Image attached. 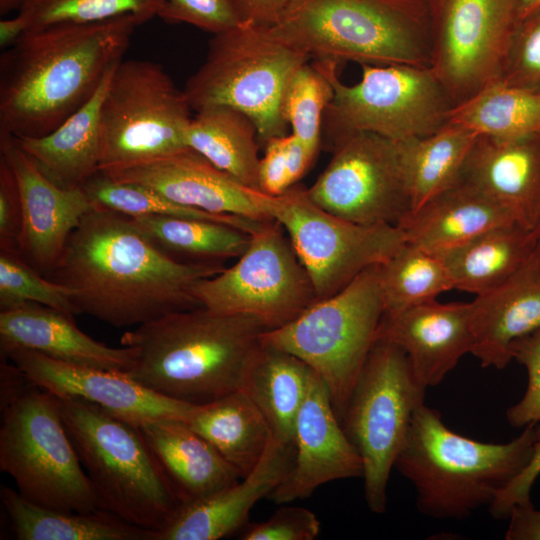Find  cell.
I'll list each match as a JSON object with an SVG mask.
<instances>
[{
    "label": "cell",
    "instance_id": "1",
    "mask_svg": "<svg viewBox=\"0 0 540 540\" xmlns=\"http://www.w3.org/2000/svg\"><path fill=\"white\" fill-rule=\"evenodd\" d=\"M224 268L184 263L158 249L130 216L94 208L70 234L46 276L70 290L79 314L117 328L201 307L194 286Z\"/></svg>",
    "mask_w": 540,
    "mask_h": 540
},
{
    "label": "cell",
    "instance_id": "2",
    "mask_svg": "<svg viewBox=\"0 0 540 540\" xmlns=\"http://www.w3.org/2000/svg\"><path fill=\"white\" fill-rule=\"evenodd\" d=\"M139 25L123 16L26 31L0 57V133L52 132L94 95Z\"/></svg>",
    "mask_w": 540,
    "mask_h": 540
},
{
    "label": "cell",
    "instance_id": "3",
    "mask_svg": "<svg viewBox=\"0 0 540 540\" xmlns=\"http://www.w3.org/2000/svg\"><path fill=\"white\" fill-rule=\"evenodd\" d=\"M267 330L253 316L204 306L171 312L123 333L134 352L125 373L161 396L207 404L244 388Z\"/></svg>",
    "mask_w": 540,
    "mask_h": 540
},
{
    "label": "cell",
    "instance_id": "4",
    "mask_svg": "<svg viewBox=\"0 0 540 540\" xmlns=\"http://www.w3.org/2000/svg\"><path fill=\"white\" fill-rule=\"evenodd\" d=\"M540 422L504 444L476 441L450 430L425 404L414 413L394 467L413 485L420 513L463 519L489 507L528 464Z\"/></svg>",
    "mask_w": 540,
    "mask_h": 540
},
{
    "label": "cell",
    "instance_id": "5",
    "mask_svg": "<svg viewBox=\"0 0 540 540\" xmlns=\"http://www.w3.org/2000/svg\"><path fill=\"white\" fill-rule=\"evenodd\" d=\"M270 29L316 60L431 65L424 0H292Z\"/></svg>",
    "mask_w": 540,
    "mask_h": 540
},
{
    "label": "cell",
    "instance_id": "6",
    "mask_svg": "<svg viewBox=\"0 0 540 540\" xmlns=\"http://www.w3.org/2000/svg\"><path fill=\"white\" fill-rule=\"evenodd\" d=\"M1 412L0 469L24 498L60 511L101 509L56 396L6 362L1 364Z\"/></svg>",
    "mask_w": 540,
    "mask_h": 540
},
{
    "label": "cell",
    "instance_id": "7",
    "mask_svg": "<svg viewBox=\"0 0 540 540\" xmlns=\"http://www.w3.org/2000/svg\"><path fill=\"white\" fill-rule=\"evenodd\" d=\"M56 398L101 509L154 534L163 529L183 503L139 428L91 402Z\"/></svg>",
    "mask_w": 540,
    "mask_h": 540
},
{
    "label": "cell",
    "instance_id": "8",
    "mask_svg": "<svg viewBox=\"0 0 540 540\" xmlns=\"http://www.w3.org/2000/svg\"><path fill=\"white\" fill-rule=\"evenodd\" d=\"M310 56L278 38L270 27L242 23L213 34L208 53L183 89L192 108L227 106L249 116L263 145L286 135V85Z\"/></svg>",
    "mask_w": 540,
    "mask_h": 540
},
{
    "label": "cell",
    "instance_id": "9",
    "mask_svg": "<svg viewBox=\"0 0 540 540\" xmlns=\"http://www.w3.org/2000/svg\"><path fill=\"white\" fill-rule=\"evenodd\" d=\"M378 265L262 336L264 344L293 354L317 373L340 422L384 314Z\"/></svg>",
    "mask_w": 540,
    "mask_h": 540
},
{
    "label": "cell",
    "instance_id": "10",
    "mask_svg": "<svg viewBox=\"0 0 540 540\" xmlns=\"http://www.w3.org/2000/svg\"><path fill=\"white\" fill-rule=\"evenodd\" d=\"M329 80L333 97L322 122L330 147L355 132H370L395 142L428 136L448 121L454 107L431 67L361 64V79L342 83L338 63H313Z\"/></svg>",
    "mask_w": 540,
    "mask_h": 540
},
{
    "label": "cell",
    "instance_id": "11",
    "mask_svg": "<svg viewBox=\"0 0 540 540\" xmlns=\"http://www.w3.org/2000/svg\"><path fill=\"white\" fill-rule=\"evenodd\" d=\"M191 110L183 90L161 65L122 59L101 107L99 171L125 169L187 149Z\"/></svg>",
    "mask_w": 540,
    "mask_h": 540
},
{
    "label": "cell",
    "instance_id": "12",
    "mask_svg": "<svg viewBox=\"0 0 540 540\" xmlns=\"http://www.w3.org/2000/svg\"><path fill=\"white\" fill-rule=\"evenodd\" d=\"M425 391L405 351L393 342L377 339L341 420L361 456L365 500L374 513L386 510L390 473L413 415L424 404Z\"/></svg>",
    "mask_w": 540,
    "mask_h": 540
},
{
    "label": "cell",
    "instance_id": "13",
    "mask_svg": "<svg viewBox=\"0 0 540 540\" xmlns=\"http://www.w3.org/2000/svg\"><path fill=\"white\" fill-rule=\"evenodd\" d=\"M257 198L265 213L288 233L318 301L340 292L406 242L399 226L362 225L343 219L315 204L307 188L300 185L277 196L258 191Z\"/></svg>",
    "mask_w": 540,
    "mask_h": 540
},
{
    "label": "cell",
    "instance_id": "14",
    "mask_svg": "<svg viewBox=\"0 0 540 540\" xmlns=\"http://www.w3.org/2000/svg\"><path fill=\"white\" fill-rule=\"evenodd\" d=\"M192 293L212 311L253 316L268 330L290 323L318 301L290 239L274 219L250 234L234 265L201 280Z\"/></svg>",
    "mask_w": 540,
    "mask_h": 540
},
{
    "label": "cell",
    "instance_id": "15",
    "mask_svg": "<svg viewBox=\"0 0 540 540\" xmlns=\"http://www.w3.org/2000/svg\"><path fill=\"white\" fill-rule=\"evenodd\" d=\"M430 67L454 107L498 80L520 20L518 0H424Z\"/></svg>",
    "mask_w": 540,
    "mask_h": 540
},
{
    "label": "cell",
    "instance_id": "16",
    "mask_svg": "<svg viewBox=\"0 0 540 540\" xmlns=\"http://www.w3.org/2000/svg\"><path fill=\"white\" fill-rule=\"evenodd\" d=\"M332 157L309 198L322 209L362 225H397L411 212L398 143L370 132L348 134L331 146Z\"/></svg>",
    "mask_w": 540,
    "mask_h": 540
},
{
    "label": "cell",
    "instance_id": "17",
    "mask_svg": "<svg viewBox=\"0 0 540 540\" xmlns=\"http://www.w3.org/2000/svg\"><path fill=\"white\" fill-rule=\"evenodd\" d=\"M1 353L33 385L57 397L91 402L134 425L159 418L187 421L196 406L161 396L125 372L73 365L21 347Z\"/></svg>",
    "mask_w": 540,
    "mask_h": 540
},
{
    "label": "cell",
    "instance_id": "18",
    "mask_svg": "<svg viewBox=\"0 0 540 540\" xmlns=\"http://www.w3.org/2000/svg\"><path fill=\"white\" fill-rule=\"evenodd\" d=\"M0 155L13 169L21 195L19 256L46 277L70 234L94 205L82 187L62 188L46 177L13 136L0 133Z\"/></svg>",
    "mask_w": 540,
    "mask_h": 540
},
{
    "label": "cell",
    "instance_id": "19",
    "mask_svg": "<svg viewBox=\"0 0 540 540\" xmlns=\"http://www.w3.org/2000/svg\"><path fill=\"white\" fill-rule=\"evenodd\" d=\"M294 446L291 471L268 496L276 504L307 498L327 482L363 477L361 456L346 435L316 372L296 419Z\"/></svg>",
    "mask_w": 540,
    "mask_h": 540
},
{
    "label": "cell",
    "instance_id": "20",
    "mask_svg": "<svg viewBox=\"0 0 540 540\" xmlns=\"http://www.w3.org/2000/svg\"><path fill=\"white\" fill-rule=\"evenodd\" d=\"M102 173L116 181L147 186L188 207L256 221L272 220L258 201L259 190L242 184L190 148L149 163Z\"/></svg>",
    "mask_w": 540,
    "mask_h": 540
},
{
    "label": "cell",
    "instance_id": "21",
    "mask_svg": "<svg viewBox=\"0 0 540 540\" xmlns=\"http://www.w3.org/2000/svg\"><path fill=\"white\" fill-rule=\"evenodd\" d=\"M377 339L401 347L426 388L438 385L473 348L471 303L428 301L384 315Z\"/></svg>",
    "mask_w": 540,
    "mask_h": 540
},
{
    "label": "cell",
    "instance_id": "22",
    "mask_svg": "<svg viewBox=\"0 0 540 540\" xmlns=\"http://www.w3.org/2000/svg\"><path fill=\"white\" fill-rule=\"evenodd\" d=\"M294 444L271 439L255 469L205 498L184 504L153 540H218L244 526L251 508L269 496L291 471Z\"/></svg>",
    "mask_w": 540,
    "mask_h": 540
},
{
    "label": "cell",
    "instance_id": "23",
    "mask_svg": "<svg viewBox=\"0 0 540 540\" xmlns=\"http://www.w3.org/2000/svg\"><path fill=\"white\" fill-rule=\"evenodd\" d=\"M536 231L540 223V133L515 138L479 135L461 173Z\"/></svg>",
    "mask_w": 540,
    "mask_h": 540
},
{
    "label": "cell",
    "instance_id": "24",
    "mask_svg": "<svg viewBox=\"0 0 540 540\" xmlns=\"http://www.w3.org/2000/svg\"><path fill=\"white\" fill-rule=\"evenodd\" d=\"M73 317L38 303L0 311V347L27 348L84 367L120 372L132 368L131 347L114 348L96 341L76 326Z\"/></svg>",
    "mask_w": 540,
    "mask_h": 540
},
{
    "label": "cell",
    "instance_id": "25",
    "mask_svg": "<svg viewBox=\"0 0 540 540\" xmlns=\"http://www.w3.org/2000/svg\"><path fill=\"white\" fill-rule=\"evenodd\" d=\"M470 303L471 354L483 367L504 369L513 360V343L540 329V273L528 262L507 282Z\"/></svg>",
    "mask_w": 540,
    "mask_h": 540
},
{
    "label": "cell",
    "instance_id": "26",
    "mask_svg": "<svg viewBox=\"0 0 540 540\" xmlns=\"http://www.w3.org/2000/svg\"><path fill=\"white\" fill-rule=\"evenodd\" d=\"M509 223L517 222L508 209L481 189L459 179L410 212L398 226L407 243L440 253Z\"/></svg>",
    "mask_w": 540,
    "mask_h": 540
},
{
    "label": "cell",
    "instance_id": "27",
    "mask_svg": "<svg viewBox=\"0 0 540 540\" xmlns=\"http://www.w3.org/2000/svg\"><path fill=\"white\" fill-rule=\"evenodd\" d=\"M173 484L183 505L235 484L240 476L213 445L181 419L136 425Z\"/></svg>",
    "mask_w": 540,
    "mask_h": 540
},
{
    "label": "cell",
    "instance_id": "28",
    "mask_svg": "<svg viewBox=\"0 0 540 540\" xmlns=\"http://www.w3.org/2000/svg\"><path fill=\"white\" fill-rule=\"evenodd\" d=\"M116 65L94 95L52 132L34 138L14 137L44 175L62 188H80L99 172L101 107Z\"/></svg>",
    "mask_w": 540,
    "mask_h": 540
},
{
    "label": "cell",
    "instance_id": "29",
    "mask_svg": "<svg viewBox=\"0 0 540 540\" xmlns=\"http://www.w3.org/2000/svg\"><path fill=\"white\" fill-rule=\"evenodd\" d=\"M536 231L518 223L494 227L438 254L454 289L482 295L496 289L531 259Z\"/></svg>",
    "mask_w": 540,
    "mask_h": 540
},
{
    "label": "cell",
    "instance_id": "30",
    "mask_svg": "<svg viewBox=\"0 0 540 540\" xmlns=\"http://www.w3.org/2000/svg\"><path fill=\"white\" fill-rule=\"evenodd\" d=\"M186 422L213 445L240 478L255 469L273 438L264 416L244 390L196 405Z\"/></svg>",
    "mask_w": 540,
    "mask_h": 540
},
{
    "label": "cell",
    "instance_id": "31",
    "mask_svg": "<svg viewBox=\"0 0 540 540\" xmlns=\"http://www.w3.org/2000/svg\"><path fill=\"white\" fill-rule=\"evenodd\" d=\"M0 498L18 540H153L154 532L104 509H50L27 500L8 486L1 487Z\"/></svg>",
    "mask_w": 540,
    "mask_h": 540
},
{
    "label": "cell",
    "instance_id": "32",
    "mask_svg": "<svg viewBox=\"0 0 540 540\" xmlns=\"http://www.w3.org/2000/svg\"><path fill=\"white\" fill-rule=\"evenodd\" d=\"M314 372L293 354L263 343L242 390L264 416L274 439L294 444L296 419Z\"/></svg>",
    "mask_w": 540,
    "mask_h": 540
},
{
    "label": "cell",
    "instance_id": "33",
    "mask_svg": "<svg viewBox=\"0 0 540 540\" xmlns=\"http://www.w3.org/2000/svg\"><path fill=\"white\" fill-rule=\"evenodd\" d=\"M186 145L242 184L259 190V139L253 120L227 106L196 111L186 131Z\"/></svg>",
    "mask_w": 540,
    "mask_h": 540
},
{
    "label": "cell",
    "instance_id": "34",
    "mask_svg": "<svg viewBox=\"0 0 540 540\" xmlns=\"http://www.w3.org/2000/svg\"><path fill=\"white\" fill-rule=\"evenodd\" d=\"M478 136L466 128L445 124L428 136L397 142L411 212L459 181Z\"/></svg>",
    "mask_w": 540,
    "mask_h": 540
},
{
    "label": "cell",
    "instance_id": "35",
    "mask_svg": "<svg viewBox=\"0 0 540 540\" xmlns=\"http://www.w3.org/2000/svg\"><path fill=\"white\" fill-rule=\"evenodd\" d=\"M131 219L158 249L184 263L238 258L250 243L248 232L220 222L158 215Z\"/></svg>",
    "mask_w": 540,
    "mask_h": 540
},
{
    "label": "cell",
    "instance_id": "36",
    "mask_svg": "<svg viewBox=\"0 0 540 540\" xmlns=\"http://www.w3.org/2000/svg\"><path fill=\"white\" fill-rule=\"evenodd\" d=\"M446 124L495 138L540 133V93L496 80L453 107Z\"/></svg>",
    "mask_w": 540,
    "mask_h": 540
},
{
    "label": "cell",
    "instance_id": "37",
    "mask_svg": "<svg viewBox=\"0 0 540 540\" xmlns=\"http://www.w3.org/2000/svg\"><path fill=\"white\" fill-rule=\"evenodd\" d=\"M378 271L384 315L436 300L454 289L441 257L407 242L380 263Z\"/></svg>",
    "mask_w": 540,
    "mask_h": 540
},
{
    "label": "cell",
    "instance_id": "38",
    "mask_svg": "<svg viewBox=\"0 0 540 540\" xmlns=\"http://www.w3.org/2000/svg\"><path fill=\"white\" fill-rule=\"evenodd\" d=\"M94 208L137 216H173L220 222L237 227L249 234L265 221H256L231 214H216L178 204L157 191L136 183L116 181L97 172L83 186Z\"/></svg>",
    "mask_w": 540,
    "mask_h": 540
},
{
    "label": "cell",
    "instance_id": "39",
    "mask_svg": "<svg viewBox=\"0 0 540 540\" xmlns=\"http://www.w3.org/2000/svg\"><path fill=\"white\" fill-rule=\"evenodd\" d=\"M162 0H26L17 13L28 30L133 16L140 25L158 16Z\"/></svg>",
    "mask_w": 540,
    "mask_h": 540
},
{
    "label": "cell",
    "instance_id": "40",
    "mask_svg": "<svg viewBox=\"0 0 540 540\" xmlns=\"http://www.w3.org/2000/svg\"><path fill=\"white\" fill-rule=\"evenodd\" d=\"M332 97L328 78L308 62L295 70L283 94V118L313 158L320 146L323 116Z\"/></svg>",
    "mask_w": 540,
    "mask_h": 540
},
{
    "label": "cell",
    "instance_id": "41",
    "mask_svg": "<svg viewBox=\"0 0 540 540\" xmlns=\"http://www.w3.org/2000/svg\"><path fill=\"white\" fill-rule=\"evenodd\" d=\"M38 303L68 315L79 314L70 290L40 274L19 254L0 251V311Z\"/></svg>",
    "mask_w": 540,
    "mask_h": 540
},
{
    "label": "cell",
    "instance_id": "42",
    "mask_svg": "<svg viewBox=\"0 0 540 540\" xmlns=\"http://www.w3.org/2000/svg\"><path fill=\"white\" fill-rule=\"evenodd\" d=\"M498 80L540 93V8L520 18Z\"/></svg>",
    "mask_w": 540,
    "mask_h": 540
},
{
    "label": "cell",
    "instance_id": "43",
    "mask_svg": "<svg viewBox=\"0 0 540 540\" xmlns=\"http://www.w3.org/2000/svg\"><path fill=\"white\" fill-rule=\"evenodd\" d=\"M158 17L217 34L242 24L234 0H162Z\"/></svg>",
    "mask_w": 540,
    "mask_h": 540
},
{
    "label": "cell",
    "instance_id": "44",
    "mask_svg": "<svg viewBox=\"0 0 540 540\" xmlns=\"http://www.w3.org/2000/svg\"><path fill=\"white\" fill-rule=\"evenodd\" d=\"M511 351L513 359L525 367L528 383L522 399L508 408L506 418L511 426L523 427L540 422V329L516 340Z\"/></svg>",
    "mask_w": 540,
    "mask_h": 540
},
{
    "label": "cell",
    "instance_id": "45",
    "mask_svg": "<svg viewBox=\"0 0 540 540\" xmlns=\"http://www.w3.org/2000/svg\"><path fill=\"white\" fill-rule=\"evenodd\" d=\"M320 532L317 516L308 509L282 506L266 521L246 526L242 540H313Z\"/></svg>",
    "mask_w": 540,
    "mask_h": 540
},
{
    "label": "cell",
    "instance_id": "46",
    "mask_svg": "<svg viewBox=\"0 0 540 540\" xmlns=\"http://www.w3.org/2000/svg\"><path fill=\"white\" fill-rule=\"evenodd\" d=\"M23 226L21 195L16 176L0 155V251L19 254Z\"/></svg>",
    "mask_w": 540,
    "mask_h": 540
},
{
    "label": "cell",
    "instance_id": "47",
    "mask_svg": "<svg viewBox=\"0 0 540 540\" xmlns=\"http://www.w3.org/2000/svg\"><path fill=\"white\" fill-rule=\"evenodd\" d=\"M264 156L259 163V189L277 196L293 186L290 177L288 134L270 139L264 145Z\"/></svg>",
    "mask_w": 540,
    "mask_h": 540
},
{
    "label": "cell",
    "instance_id": "48",
    "mask_svg": "<svg viewBox=\"0 0 540 540\" xmlns=\"http://www.w3.org/2000/svg\"><path fill=\"white\" fill-rule=\"evenodd\" d=\"M540 475V440L534 445L532 456L526 467L496 496L489 506L495 519H508L516 505H530V491Z\"/></svg>",
    "mask_w": 540,
    "mask_h": 540
},
{
    "label": "cell",
    "instance_id": "49",
    "mask_svg": "<svg viewBox=\"0 0 540 540\" xmlns=\"http://www.w3.org/2000/svg\"><path fill=\"white\" fill-rule=\"evenodd\" d=\"M292 0H234L242 22L271 27L275 25Z\"/></svg>",
    "mask_w": 540,
    "mask_h": 540
},
{
    "label": "cell",
    "instance_id": "50",
    "mask_svg": "<svg viewBox=\"0 0 540 540\" xmlns=\"http://www.w3.org/2000/svg\"><path fill=\"white\" fill-rule=\"evenodd\" d=\"M508 520L506 540H540V510L533 504L514 506Z\"/></svg>",
    "mask_w": 540,
    "mask_h": 540
},
{
    "label": "cell",
    "instance_id": "51",
    "mask_svg": "<svg viewBox=\"0 0 540 540\" xmlns=\"http://www.w3.org/2000/svg\"><path fill=\"white\" fill-rule=\"evenodd\" d=\"M27 31L23 18L17 13L14 17L0 21V48L2 51L13 46Z\"/></svg>",
    "mask_w": 540,
    "mask_h": 540
},
{
    "label": "cell",
    "instance_id": "52",
    "mask_svg": "<svg viewBox=\"0 0 540 540\" xmlns=\"http://www.w3.org/2000/svg\"><path fill=\"white\" fill-rule=\"evenodd\" d=\"M26 0H0V14L7 15L11 11H18Z\"/></svg>",
    "mask_w": 540,
    "mask_h": 540
},
{
    "label": "cell",
    "instance_id": "53",
    "mask_svg": "<svg viewBox=\"0 0 540 540\" xmlns=\"http://www.w3.org/2000/svg\"><path fill=\"white\" fill-rule=\"evenodd\" d=\"M520 18L540 8V0H518Z\"/></svg>",
    "mask_w": 540,
    "mask_h": 540
},
{
    "label": "cell",
    "instance_id": "54",
    "mask_svg": "<svg viewBox=\"0 0 540 540\" xmlns=\"http://www.w3.org/2000/svg\"><path fill=\"white\" fill-rule=\"evenodd\" d=\"M536 235H537L536 247L530 259V263L540 273V223L536 229Z\"/></svg>",
    "mask_w": 540,
    "mask_h": 540
}]
</instances>
